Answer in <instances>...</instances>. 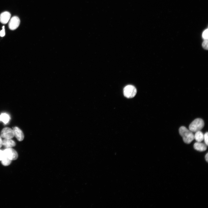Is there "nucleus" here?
Segmentation results:
<instances>
[{
    "instance_id": "obj_5",
    "label": "nucleus",
    "mask_w": 208,
    "mask_h": 208,
    "mask_svg": "<svg viewBox=\"0 0 208 208\" xmlns=\"http://www.w3.org/2000/svg\"><path fill=\"white\" fill-rule=\"evenodd\" d=\"M1 136L2 138H12L14 136L13 129L8 127L4 128L1 131Z\"/></svg>"
},
{
    "instance_id": "obj_19",
    "label": "nucleus",
    "mask_w": 208,
    "mask_h": 208,
    "mask_svg": "<svg viewBox=\"0 0 208 208\" xmlns=\"http://www.w3.org/2000/svg\"><path fill=\"white\" fill-rule=\"evenodd\" d=\"M3 146V142L2 139V137L0 136V148Z\"/></svg>"
},
{
    "instance_id": "obj_15",
    "label": "nucleus",
    "mask_w": 208,
    "mask_h": 208,
    "mask_svg": "<svg viewBox=\"0 0 208 208\" xmlns=\"http://www.w3.org/2000/svg\"><path fill=\"white\" fill-rule=\"evenodd\" d=\"M208 132H207L205 133L204 135V140L205 144L208 146Z\"/></svg>"
},
{
    "instance_id": "obj_9",
    "label": "nucleus",
    "mask_w": 208,
    "mask_h": 208,
    "mask_svg": "<svg viewBox=\"0 0 208 208\" xmlns=\"http://www.w3.org/2000/svg\"><path fill=\"white\" fill-rule=\"evenodd\" d=\"M3 146L7 148H11L15 146V142L12 139H5L3 140Z\"/></svg>"
},
{
    "instance_id": "obj_6",
    "label": "nucleus",
    "mask_w": 208,
    "mask_h": 208,
    "mask_svg": "<svg viewBox=\"0 0 208 208\" xmlns=\"http://www.w3.org/2000/svg\"><path fill=\"white\" fill-rule=\"evenodd\" d=\"M20 22V20L18 17H13L9 23V29L12 30L16 29L19 26Z\"/></svg>"
},
{
    "instance_id": "obj_11",
    "label": "nucleus",
    "mask_w": 208,
    "mask_h": 208,
    "mask_svg": "<svg viewBox=\"0 0 208 208\" xmlns=\"http://www.w3.org/2000/svg\"><path fill=\"white\" fill-rule=\"evenodd\" d=\"M194 139L198 142H201L204 140V135L200 131L196 132L194 135Z\"/></svg>"
},
{
    "instance_id": "obj_13",
    "label": "nucleus",
    "mask_w": 208,
    "mask_h": 208,
    "mask_svg": "<svg viewBox=\"0 0 208 208\" xmlns=\"http://www.w3.org/2000/svg\"><path fill=\"white\" fill-rule=\"evenodd\" d=\"M2 164L4 166H9L12 163V161L8 158L5 157L1 161Z\"/></svg>"
},
{
    "instance_id": "obj_8",
    "label": "nucleus",
    "mask_w": 208,
    "mask_h": 208,
    "mask_svg": "<svg viewBox=\"0 0 208 208\" xmlns=\"http://www.w3.org/2000/svg\"><path fill=\"white\" fill-rule=\"evenodd\" d=\"M11 16L10 13L8 12H5L2 13L0 15V22L3 24H7Z\"/></svg>"
},
{
    "instance_id": "obj_17",
    "label": "nucleus",
    "mask_w": 208,
    "mask_h": 208,
    "mask_svg": "<svg viewBox=\"0 0 208 208\" xmlns=\"http://www.w3.org/2000/svg\"><path fill=\"white\" fill-rule=\"evenodd\" d=\"M5 157L4 151L0 150V161H1Z\"/></svg>"
},
{
    "instance_id": "obj_14",
    "label": "nucleus",
    "mask_w": 208,
    "mask_h": 208,
    "mask_svg": "<svg viewBox=\"0 0 208 208\" xmlns=\"http://www.w3.org/2000/svg\"><path fill=\"white\" fill-rule=\"evenodd\" d=\"M208 39H205L202 44L203 48L205 50H208Z\"/></svg>"
},
{
    "instance_id": "obj_18",
    "label": "nucleus",
    "mask_w": 208,
    "mask_h": 208,
    "mask_svg": "<svg viewBox=\"0 0 208 208\" xmlns=\"http://www.w3.org/2000/svg\"><path fill=\"white\" fill-rule=\"evenodd\" d=\"M5 26L3 27V29L0 32V36L1 37H4L5 35Z\"/></svg>"
},
{
    "instance_id": "obj_4",
    "label": "nucleus",
    "mask_w": 208,
    "mask_h": 208,
    "mask_svg": "<svg viewBox=\"0 0 208 208\" xmlns=\"http://www.w3.org/2000/svg\"><path fill=\"white\" fill-rule=\"evenodd\" d=\"M5 156L12 161L17 160L18 157L17 152L12 148H7L4 151Z\"/></svg>"
},
{
    "instance_id": "obj_20",
    "label": "nucleus",
    "mask_w": 208,
    "mask_h": 208,
    "mask_svg": "<svg viewBox=\"0 0 208 208\" xmlns=\"http://www.w3.org/2000/svg\"><path fill=\"white\" fill-rule=\"evenodd\" d=\"M205 159L207 162H208V154L207 153L205 156Z\"/></svg>"
},
{
    "instance_id": "obj_7",
    "label": "nucleus",
    "mask_w": 208,
    "mask_h": 208,
    "mask_svg": "<svg viewBox=\"0 0 208 208\" xmlns=\"http://www.w3.org/2000/svg\"><path fill=\"white\" fill-rule=\"evenodd\" d=\"M13 130L14 132V136L16 137L18 140L20 142L23 141L24 136L22 131L17 127H14Z\"/></svg>"
},
{
    "instance_id": "obj_2",
    "label": "nucleus",
    "mask_w": 208,
    "mask_h": 208,
    "mask_svg": "<svg viewBox=\"0 0 208 208\" xmlns=\"http://www.w3.org/2000/svg\"><path fill=\"white\" fill-rule=\"evenodd\" d=\"M204 126L203 120L197 118L194 120L189 126V129L192 132H196L201 131Z\"/></svg>"
},
{
    "instance_id": "obj_10",
    "label": "nucleus",
    "mask_w": 208,
    "mask_h": 208,
    "mask_svg": "<svg viewBox=\"0 0 208 208\" xmlns=\"http://www.w3.org/2000/svg\"><path fill=\"white\" fill-rule=\"evenodd\" d=\"M207 146L205 144L201 143V142H197L194 145V148L195 150L201 152H204L206 150Z\"/></svg>"
},
{
    "instance_id": "obj_12",
    "label": "nucleus",
    "mask_w": 208,
    "mask_h": 208,
    "mask_svg": "<svg viewBox=\"0 0 208 208\" xmlns=\"http://www.w3.org/2000/svg\"><path fill=\"white\" fill-rule=\"evenodd\" d=\"M10 119V116L7 114L2 113L0 115V121L3 122L5 124L9 122Z\"/></svg>"
},
{
    "instance_id": "obj_3",
    "label": "nucleus",
    "mask_w": 208,
    "mask_h": 208,
    "mask_svg": "<svg viewBox=\"0 0 208 208\" xmlns=\"http://www.w3.org/2000/svg\"><path fill=\"white\" fill-rule=\"evenodd\" d=\"M136 93V89L133 85L127 86L125 87L123 89L124 96L128 98H131L134 97Z\"/></svg>"
},
{
    "instance_id": "obj_16",
    "label": "nucleus",
    "mask_w": 208,
    "mask_h": 208,
    "mask_svg": "<svg viewBox=\"0 0 208 208\" xmlns=\"http://www.w3.org/2000/svg\"><path fill=\"white\" fill-rule=\"evenodd\" d=\"M203 38L205 39H208V29L205 30L202 35Z\"/></svg>"
},
{
    "instance_id": "obj_1",
    "label": "nucleus",
    "mask_w": 208,
    "mask_h": 208,
    "mask_svg": "<svg viewBox=\"0 0 208 208\" xmlns=\"http://www.w3.org/2000/svg\"><path fill=\"white\" fill-rule=\"evenodd\" d=\"M180 135L182 137L184 142L187 144H190L194 139V135L192 132L184 126H182L179 129Z\"/></svg>"
}]
</instances>
